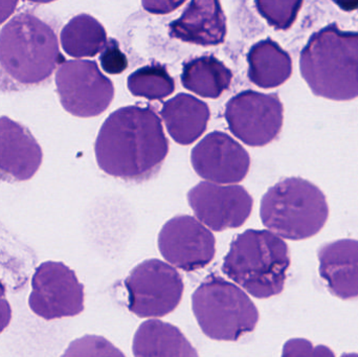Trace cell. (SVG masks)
I'll return each mask as SVG.
<instances>
[{
  "label": "cell",
  "mask_w": 358,
  "mask_h": 357,
  "mask_svg": "<svg viewBox=\"0 0 358 357\" xmlns=\"http://www.w3.org/2000/svg\"><path fill=\"white\" fill-rule=\"evenodd\" d=\"M320 275L330 293L343 300L358 299V241L343 239L319 251Z\"/></svg>",
  "instance_id": "16"
},
{
  "label": "cell",
  "mask_w": 358,
  "mask_h": 357,
  "mask_svg": "<svg viewBox=\"0 0 358 357\" xmlns=\"http://www.w3.org/2000/svg\"><path fill=\"white\" fill-rule=\"evenodd\" d=\"M43 153L33 134L10 117H0V180H31L42 163Z\"/></svg>",
  "instance_id": "14"
},
{
  "label": "cell",
  "mask_w": 358,
  "mask_h": 357,
  "mask_svg": "<svg viewBox=\"0 0 358 357\" xmlns=\"http://www.w3.org/2000/svg\"><path fill=\"white\" fill-rule=\"evenodd\" d=\"M300 67L317 96L336 101L357 98L358 31L331 24L313 34L303 48Z\"/></svg>",
  "instance_id": "3"
},
{
  "label": "cell",
  "mask_w": 358,
  "mask_h": 357,
  "mask_svg": "<svg viewBox=\"0 0 358 357\" xmlns=\"http://www.w3.org/2000/svg\"><path fill=\"white\" fill-rule=\"evenodd\" d=\"M248 78L259 87H278L292 75V58L271 39L255 44L248 52Z\"/></svg>",
  "instance_id": "19"
},
{
  "label": "cell",
  "mask_w": 358,
  "mask_h": 357,
  "mask_svg": "<svg viewBox=\"0 0 358 357\" xmlns=\"http://www.w3.org/2000/svg\"><path fill=\"white\" fill-rule=\"evenodd\" d=\"M170 37L202 46L219 45L227 36V18L217 0H193L170 23Z\"/></svg>",
  "instance_id": "15"
},
{
  "label": "cell",
  "mask_w": 358,
  "mask_h": 357,
  "mask_svg": "<svg viewBox=\"0 0 358 357\" xmlns=\"http://www.w3.org/2000/svg\"><path fill=\"white\" fill-rule=\"evenodd\" d=\"M56 85L63 108L75 117L100 115L115 98L113 82L94 61H64L57 71Z\"/></svg>",
  "instance_id": "8"
},
{
  "label": "cell",
  "mask_w": 358,
  "mask_h": 357,
  "mask_svg": "<svg viewBox=\"0 0 358 357\" xmlns=\"http://www.w3.org/2000/svg\"><path fill=\"white\" fill-rule=\"evenodd\" d=\"M185 3L183 1H150V0H144L142 2V6H144L145 10L152 14H168V13L173 12L179 6Z\"/></svg>",
  "instance_id": "27"
},
{
  "label": "cell",
  "mask_w": 358,
  "mask_h": 357,
  "mask_svg": "<svg viewBox=\"0 0 358 357\" xmlns=\"http://www.w3.org/2000/svg\"><path fill=\"white\" fill-rule=\"evenodd\" d=\"M128 308L138 318H162L178 308L183 281L176 268L157 259L138 264L125 280Z\"/></svg>",
  "instance_id": "7"
},
{
  "label": "cell",
  "mask_w": 358,
  "mask_h": 357,
  "mask_svg": "<svg viewBox=\"0 0 358 357\" xmlns=\"http://www.w3.org/2000/svg\"><path fill=\"white\" fill-rule=\"evenodd\" d=\"M134 96L148 100H163L176 90V82L164 65H147L132 73L127 80Z\"/></svg>",
  "instance_id": "22"
},
{
  "label": "cell",
  "mask_w": 358,
  "mask_h": 357,
  "mask_svg": "<svg viewBox=\"0 0 358 357\" xmlns=\"http://www.w3.org/2000/svg\"><path fill=\"white\" fill-rule=\"evenodd\" d=\"M290 266L289 249L269 231L248 230L231 243L222 272L252 297L280 295Z\"/></svg>",
  "instance_id": "4"
},
{
  "label": "cell",
  "mask_w": 358,
  "mask_h": 357,
  "mask_svg": "<svg viewBox=\"0 0 358 357\" xmlns=\"http://www.w3.org/2000/svg\"><path fill=\"white\" fill-rule=\"evenodd\" d=\"M4 296H6V289H4L2 283L0 282V300L3 299Z\"/></svg>",
  "instance_id": "30"
},
{
  "label": "cell",
  "mask_w": 358,
  "mask_h": 357,
  "mask_svg": "<svg viewBox=\"0 0 358 357\" xmlns=\"http://www.w3.org/2000/svg\"><path fill=\"white\" fill-rule=\"evenodd\" d=\"M260 215L263 224L280 238L304 240L324 228L329 209L319 188L292 177L267 191L261 201Z\"/></svg>",
  "instance_id": "5"
},
{
  "label": "cell",
  "mask_w": 358,
  "mask_h": 357,
  "mask_svg": "<svg viewBox=\"0 0 358 357\" xmlns=\"http://www.w3.org/2000/svg\"><path fill=\"white\" fill-rule=\"evenodd\" d=\"M215 247L214 235L191 216L172 218L159 235V249L163 257L185 272H194L208 266L216 254Z\"/></svg>",
  "instance_id": "11"
},
{
  "label": "cell",
  "mask_w": 358,
  "mask_h": 357,
  "mask_svg": "<svg viewBox=\"0 0 358 357\" xmlns=\"http://www.w3.org/2000/svg\"><path fill=\"white\" fill-rule=\"evenodd\" d=\"M168 132L180 145H191L208 127L210 108L191 94H179L164 104L161 111Z\"/></svg>",
  "instance_id": "17"
},
{
  "label": "cell",
  "mask_w": 358,
  "mask_h": 357,
  "mask_svg": "<svg viewBox=\"0 0 358 357\" xmlns=\"http://www.w3.org/2000/svg\"><path fill=\"white\" fill-rule=\"evenodd\" d=\"M101 170L125 180H148L169 152L161 119L151 107L127 106L111 113L96 138Z\"/></svg>",
  "instance_id": "1"
},
{
  "label": "cell",
  "mask_w": 358,
  "mask_h": 357,
  "mask_svg": "<svg viewBox=\"0 0 358 357\" xmlns=\"http://www.w3.org/2000/svg\"><path fill=\"white\" fill-rule=\"evenodd\" d=\"M103 69L109 75H120L127 69L128 60L117 40L110 39L100 57Z\"/></svg>",
  "instance_id": "26"
},
{
  "label": "cell",
  "mask_w": 358,
  "mask_h": 357,
  "mask_svg": "<svg viewBox=\"0 0 358 357\" xmlns=\"http://www.w3.org/2000/svg\"><path fill=\"white\" fill-rule=\"evenodd\" d=\"M282 357H336L330 348L315 346L305 339H292L286 342Z\"/></svg>",
  "instance_id": "25"
},
{
  "label": "cell",
  "mask_w": 358,
  "mask_h": 357,
  "mask_svg": "<svg viewBox=\"0 0 358 357\" xmlns=\"http://www.w3.org/2000/svg\"><path fill=\"white\" fill-rule=\"evenodd\" d=\"M189 207L203 226L215 232L243 226L252 210V198L241 186L202 182L187 193Z\"/></svg>",
  "instance_id": "12"
},
{
  "label": "cell",
  "mask_w": 358,
  "mask_h": 357,
  "mask_svg": "<svg viewBox=\"0 0 358 357\" xmlns=\"http://www.w3.org/2000/svg\"><path fill=\"white\" fill-rule=\"evenodd\" d=\"M29 304L44 320L69 318L84 310V286L75 272L61 262H44L31 281Z\"/></svg>",
  "instance_id": "10"
},
{
  "label": "cell",
  "mask_w": 358,
  "mask_h": 357,
  "mask_svg": "<svg viewBox=\"0 0 358 357\" xmlns=\"http://www.w3.org/2000/svg\"><path fill=\"white\" fill-rule=\"evenodd\" d=\"M56 27L35 10H25L0 29V92L45 85L63 60Z\"/></svg>",
  "instance_id": "2"
},
{
  "label": "cell",
  "mask_w": 358,
  "mask_h": 357,
  "mask_svg": "<svg viewBox=\"0 0 358 357\" xmlns=\"http://www.w3.org/2000/svg\"><path fill=\"white\" fill-rule=\"evenodd\" d=\"M225 119L231 133L248 146L273 142L283 125V105L275 94L246 90L229 100Z\"/></svg>",
  "instance_id": "9"
},
{
  "label": "cell",
  "mask_w": 358,
  "mask_h": 357,
  "mask_svg": "<svg viewBox=\"0 0 358 357\" xmlns=\"http://www.w3.org/2000/svg\"><path fill=\"white\" fill-rule=\"evenodd\" d=\"M12 309L6 299L0 300V333L10 325Z\"/></svg>",
  "instance_id": "28"
},
{
  "label": "cell",
  "mask_w": 358,
  "mask_h": 357,
  "mask_svg": "<svg viewBox=\"0 0 358 357\" xmlns=\"http://www.w3.org/2000/svg\"><path fill=\"white\" fill-rule=\"evenodd\" d=\"M342 357H358V354H344V356H342Z\"/></svg>",
  "instance_id": "31"
},
{
  "label": "cell",
  "mask_w": 358,
  "mask_h": 357,
  "mask_svg": "<svg viewBox=\"0 0 358 357\" xmlns=\"http://www.w3.org/2000/svg\"><path fill=\"white\" fill-rule=\"evenodd\" d=\"M19 2L15 0H3L0 1V24L8 20V17L12 16L16 10Z\"/></svg>",
  "instance_id": "29"
},
{
  "label": "cell",
  "mask_w": 358,
  "mask_h": 357,
  "mask_svg": "<svg viewBox=\"0 0 358 357\" xmlns=\"http://www.w3.org/2000/svg\"><path fill=\"white\" fill-rule=\"evenodd\" d=\"M258 12L266 19L271 27L278 29H287L294 24L303 6V1H255Z\"/></svg>",
  "instance_id": "23"
},
{
  "label": "cell",
  "mask_w": 358,
  "mask_h": 357,
  "mask_svg": "<svg viewBox=\"0 0 358 357\" xmlns=\"http://www.w3.org/2000/svg\"><path fill=\"white\" fill-rule=\"evenodd\" d=\"M61 357H126L108 340L99 335H85L69 344Z\"/></svg>",
  "instance_id": "24"
},
{
  "label": "cell",
  "mask_w": 358,
  "mask_h": 357,
  "mask_svg": "<svg viewBox=\"0 0 358 357\" xmlns=\"http://www.w3.org/2000/svg\"><path fill=\"white\" fill-rule=\"evenodd\" d=\"M192 308L202 333L215 341L236 342L256 329L259 312L239 287L210 275L194 291Z\"/></svg>",
  "instance_id": "6"
},
{
  "label": "cell",
  "mask_w": 358,
  "mask_h": 357,
  "mask_svg": "<svg viewBox=\"0 0 358 357\" xmlns=\"http://www.w3.org/2000/svg\"><path fill=\"white\" fill-rule=\"evenodd\" d=\"M196 173L213 184H238L250 171V159L245 149L223 132L208 134L191 154Z\"/></svg>",
  "instance_id": "13"
},
{
  "label": "cell",
  "mask_w": 358,
  "mask_h": 357,
  "mask_svg": "<svg viewBox=\"0 0 358 357\" xmlns=\"http://www.w3.org/2000/svg\"><path fill=\"white\" fill-rule=\"evenodd\" d=\"M60 41L63 50L73 58H92L108 43L104 27L87 14L71 19L61 31Z\"/></svg>",
  "instance_id": "21"
},
{
  "label": "cell",
  "mask_w": 358,
  "mask_h": 357,
  "mask_svg": "<svg viewBox=\"0 0 358 357\" xmlns=\"http://www.w3.org/2000/svg\"><path fill=\"white\" fill-rule=\"evenodd\" d=\"M132 351L136 357H199L178 327L157 320L146 321L138 327Z\"/></svg>",
  "instance_id": "18"
},
{
  "label": "cell",
  "mask_w": 358,
  "mask_h": 357,
  "mask_svg": "<svg viewBox=\"0 0 358 357\" xmlns=\"http://www.w3.org/2000/svg\"><path fill=\"white\" fill-rule=\"evenodd\" d=\"M233 73L224 63L213 56H202L183 65V87L198 96L217 99L231 86Z\"/></svg>",
  "instance_id": "20"
}]
</instances>
